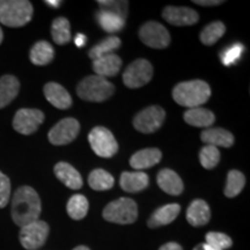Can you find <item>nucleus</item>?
Instances as JSON below:
<instances>
[{"label": "nucleus", "mask_w": 250, "mask_h": 250, "mask_svg": "<svg viewBox=\"0 0 250 250\" xmlns=\"http://www.w3.org/2000/svg\"><path fill=\"white\" fill-rule=\"evenodd\" d=\"M96 19H98L100 27L107 33H118L125 26V19L107 11L100 9V12L96 14Z\"/></svg>", "instance_id": "a878e982"}, {"label": "nucleus", "mask_w": 250, "mask_h": 250, "mask_svg": "<svg viewBox=\"0 0 250 250\" xmlns=\"http://www.w3.org/2000/svg\"><path fill=\"white\" fill-rule=\"evenodd\" d=\"M153 78V66L146 59H137L125 68L123 83L129 88H140Z\"/></svg>", "instance_id": "6e6552de"}, {"label": "nucleus", "mask_w": 250, "mask_h": 250, "mask_svg": "<svg viewBox=\"0 0 250 250\" xmlns=\"http://www.w3.org/2000/svg\"><path fill=\"white\" fill-rule=\"evenodd\" d=\"M162 158V153L158 148H145L131 156L130 166L133 169L143 170L158 165Z\"/></svg>", "instance_id": "aec40b11"}, {"label": "nucleus", "mask_w": 250, "mask_h": 250, "mask_svg": "<svg viewBox=\"0 0 250 250\" xmlns=\"http://www.w3.org/2000/svg\"><path fill=\"white\" fill-rule=\"evenodd\" d=\"M54 170L56 177L70 189L78 190L83 187V177L79 171L67 162H58Z\"/></svg>", "instance_id": "dca6fc26"}, {"label": "nucleus", "mask_w": 250, "mask_h": 250, "mask_svg": "<svg viewBox=\"0 0 250 250\" xmlns=\"http://www.w3.org/2000/svg\"><path fill=\"white\" fill-rule=\"evenodd\" d=\"M156 182L160 187L161 190H164L166 193L171 196H179L183 192V182L181 177L171 169H162L159 171Z\"/></svg>", "instance_id": "6ab92c4d"}, {"label": "nucleus", "mask_w": 250, "mask_h": 250, "mask_svg": "<svg viewBox=\"0 0 250 250\" xmlns=\"http://www.w3.org/2000/svg\"><path fill=\"white\" fill-rule=\"evenodd\" d=\"M166 112L159 105H151L144 109L134 117L133 125L137 131L142 133H153L158 131L164 124Z\"/></svg>", "instance_id": "9d476101"}, {"label": "nucleus", "mask_w": 250, "mask_h": 250, "mask_svg": "<svg viewBox=\"0 0 250 250\" xmlns=\"http://www.w3.org/2000/svg\"><path fill=\"white\" fill-rule=\"evenodd\" d=\"M246 186V177L241 171L230 170L227 176L226 188H225V196L228 198H234L242 191Z\"/></svg>", "instance_id": "7c9ffc66"}, {"label": "nucleus", "mask_w": 250, "mask_h": 250, "mask_svg": "<svg viewBox=\"0 0 250 250\" xmlns=\"http://www.w3.org/2000/svg\"><path fill=\"white\" fill-rule=\"evenodd\" d=\"M139 37L144 44L153 49H165L170 43L169 31L156 21L144 23L139 30Z\"/></svg>", "instance_id": "1a4fd4ad"}, {"label": "nucleus", "mask_w": 250, "mask_h": 250, "mask_svg": "<svg viewBox=\"0 0 250 250\" xmlns=\"http://www.w3.org/2000/svg\"><path fill=\"white\" fill-rule=\"evenodd\" d=\"M30 61L37 66H44L54 61L55 51L52 45L46 41H40L30 50Z\"/></svg>", "instance_id": "393cba45"}, {"label": "nucleus", "mask_w": 250, "mask_h": 250, "mask_svg": "<svg viewBox=\"0 0 250 250\" xmlns=\"http://www.w3.org/2000/svg\"><path fill=\"white\" fill-rule=\"evenodd\" d=\"M121 43L120 37L109 36L89 50V57L93 61H95V59L101 58L103 56L114 54L121 46Z\"/></svg>", "instance_id": "cd10ccee"}, {"label": "nucleus", "mask_w": 250, "mask_h": 250, "mask_svg": "<svg viewBox=\"0 0 250 250\" xmlns=\"http://www.w3.org/2000/svg\"><path fill=\"white\" fill-rule=\"evenodd\" d=\"M49 230V225L40 219L21 227L19 234L21 246L27 250H37L45 243Z\"/></svg>", "instance_id": "0eeeda50"}, {"label": "nucleus", "mask_w": 250, "mask_h": 250, "mask_svg": "<svg viewBox=\"0 0 250 250\" xmlns=\"http://www.w3.org/2000/svg\"><path fill=\"white\" fill-rule=\"evenodd\" d=\"M42 205L39 193L33 188L23 186L15 191L12 199V219L18 226L26 225L39 220Z\"/></svg>", "instance_id": "f257e3e1"}, {"label": "nucleus", "mask_w": 250, "mask_h": 250, "mask_svg": "<svg viewBox=\"0 0 250 250\" xmlns=\"http://www.w3.org/2000/svg\"><path fill=\"white\" fill-rule=\"evenodd\" d=\"M193 250H220L218 248H214V247H212L210 245H208V243H201V245H197Z\"/></svg>", "instance_id": "ea45409f"}, {"label": "nucleus", "mask_w": 250, "mask_h": 250, "mask_svg": "<svg viewBox=\"0 0 250 250\" xmlns=\"http://www.w3.org/2000/svg\"><path fill=\"white\" fill-rule=\"evenodd\" d=\"M86 36L85 35H83V34H78L77 35V37H76V44H77V46H83L85 45V43H86Z\"/></svg>", "instance_id": "a19ab883"}, {"label": "nucleus", "mask_w": 250, "mask_h": 250, "mask_svg": "<svg viewBox=\"0 0 250 250\" xmlns=\"http://www.w3.org/2000/svg\"><path fill=\"white\" fill-rule=\"evenodd\" d=\"M210 206L203 199H195L187 210V220L193 227L204 226L210 221Z\"/></svg>", "instance_id": "4468645a"}, {"label": "nucleus", "mask_w": 250, "mask_h": 250, "mask_svg": "<svg viewBox=\"0 0 250 250\" xmlns=\"http://www.w3.org/2000/svg\"><path fill=\"white\" fill-rule=\"evenodd\" d=\"M201 138L203 142L211 146H221V147H230L234 144V137L229 131L220 129V127H208L202 132Z\"/></svg>", "instance_id": "412c9836"}, {"label": "nucleus", "mask_w": 250, "mask_h": 250, "mask_svg": "<svg viewBox=\"0 0 250 250\" xmlns=\"http://www.w3.org/2000/svg\"><path fill=\"white\" fill-rule=\"evenodd\" d=\"M80 131V124L76 118H64L49 131L48 138L52 145H66L77 138Z\"/></svg>", "instance_id": "9b49d317"}, {"label": "nucleus", "mask_w": 250, "mask_h": 250, "mask_svg": "<svg viewBox=\"0 0 250 250\" xmlns=\"http://www.w3.org/2000/svg\"><path fill=\"white\" fill-rule=\"evenodd\" d=\"M43 121H44V114L39 109H20L14 116L13 127L19 133L29 136L36 132Z\"/></svg>", "instance_id": "f8f14e48"}, {"label": "nucleus", "mask_w": 250, "mask_h": 250, "mask_svg": "<svg viewBox=\"0 0 250 250\" xmlns=\"http://www.w3.org/2000/svg\"><path fill=\"white\" fill-rule=\"evenodd\" d=\"M2 39H4V34H2V30H1V28H0V43L2 42Z\"/></svg>", "instance_id": "c03bdc74"}, {"label": "nucleus", "mask_w": 250, "mask_h": 250, "mask_svg": "<svg viewBox=\"0 0 250 250\" xmlns=\"http://www.w3.org/2000/svg\"><path fill=\"white\" fill-rule=\"evenodd\" d=\"M205 239L208 245H210L212 247H214V248H218L220 250L229 249L233 245L232 239L224 233L210 232L206 234Z\"/></svg>", "instance_id": "f704fd0d"}, {"label": "nucleus", "mask_w": 250, "mask_h": 250, "mask_svg": "<svg viewBox=\"0 0 250 250\" xmlns=\"http://www.w3.org/2000/svg\"><path fill=\"white\" fill-rule=\"evenodd\" d=\"M199 160L203 167L206 169H212L220 161V152L215 146L205 145L199 153Z\"/></svg>", "instance_id": "473e14b6"}, {"label": "nucleus", "mask_w": 250, "mask_h": 250, "mask_svg": "<svg viewBox=\"0 0 250 250\" xmlns=\"http://www.w3.org/2000/svg\"><path fill=\"white\" fill-rule=\"evenodd\" d=\"M89 203L83 195H73L66 205L67 214L74 220H81L88 213Z\"/></svg>", "instance_id": "bb28decb"}, {"label": "nucleus", "mask_w": 250, "mask_h": 250, "mask_svg": "<svg viewBox=\"0 0 250 250\" xmlns=\"http://www.w3.org/2000/svg\"><path fill=\"white\" fill-rule=\"evenodd\" d=\"M115 180L111 174L103 169H95L89 174L88 184L93 190L96 191H104L114 187Z\"/></svg>", "instance_id": "c756f323"}, {"label": "nucleus", "mask_w": 250, "mask_h": 250, "mask_svg": "<svg viewBox=\"0 0 250 250\" xmlns=\"http://www.w3.org/2000/svg\"><path fill=\"white\" fill-rule=\"evenodd\" d=\"M20 90V83L14 76L0 78V109L5 108L17 98Z\"/></svg>", "instance_id": "b1692460"}, {"label": "nucleus", "mask_w": 250, "mask_h": 250, "mask_svg": "<svg viewBox=\"0 0 250 250\" xmlns=\"http://www.w3.org/2000/svg\"><path fill=\"white\" fill-rule=\"evenodd\" d=\"M51 36L54 42L59 45H64L71 40V26L66 18L55 19L51 26Z\"/></svg>", "instance_id": "c85d7f7f"}, {"label": "nucleus", "mask_w": 250, "mask_h": 250, "mask_svg": "<svg viewBox=\"0 0 250 250\" xmlns=\"http://www.w3.org/2000/svg\"><path fill=\"white\" fill-rule=\"evenodd\" d=\"M44 95L52 105L58 109H68L72 105V98L66 89L57 83H48L44 86Z\"/></svg>", "instance_id": "f3484780"}, {"label": "nucleus", "mask_w": 250, "mask_h": 250, "mask_svg": "<svg viewBox=\"0 0 250 250\" xmlns=\"http://www.w3.org/2000/svg\"><path fill=\"white\" fill-rule=\"evenodd\" d=\"M122 67V59L116 54L103 56L93 61V70L95 76L107 78L114 77L120 72Z\"/></svg>", "instance_id": "2eb2a0df"}, {"label": "nucleus", "mask_w": 250, "mask_h": 250, "mask_svg": "<svg viewBox=\"0 0 250 250\" xmlns=\"http://www.w3.org/2000/svg\"><path fill=\"white\" fill-rule=\"evenodd\" d=\"M148 175L144 171H124L121 175V188L126 192L134 193L142 191L148 187Z\"/></svg>", "instance_id": "a211bd4d"}, {"label": "nucleus", "mask_w": 250, "mask_h": 250, "mask_svg": "<svg viewBox=\"0 0 250 250\" xmlns=\"http://www.w3.org/2000/svg\"><path fill=\"white\" fill-rule=\"evenodd\" d=\"M162 17L167 22L179 27L192 26L199 20V15L195 9L176 6H167L162 12Z\"/></svg>", "instance_id": "ddd939ff"}, {"label": "nucleus", "mask_w": 250, "mask_h": 250, "mask_svg": "<svg viewBox=\"0 0 250 250\" xmlns=\"http://www.w3.org/2000/svg\"><path fill=\"white\" fill-rule=\"evenodd\" d=\"M34 8L27 0H0V22L7 27H23L33 19Z\"/></svg>", "instance_id": "7ed1b4c3"}, {"label": "nucleus", "mask_w": 250, "mask_h": 250, "mask_svg": "<svg viewBox=\"0 0 250 250\" xmlns=\"http://www.w3.org/2000/svg\"><path fill=\"white\" fill-rule=\"evenodd\" d=\"M88 140L94 153L101 158H111L118 151L116 139L107 127H94L88 134Z\"/></svg>", "instance_id": "423d86ee"}, {"label": "nucleus", "mask_w": 250, "mask_h": 250, "mask_svg": "<svg viewBox=\"0 0 250 250\" xmlns=\"http://www.w3.org/2000/svg\"><path fill=\"white\" fill-rule=\"evenodd\" d=\"M225 31H226L225 24L220 22V21H214V22L208 24L202 30L199 39H201L203 44L213 45L215 42H218L219 39L224 36Z\"/></svg>", "instance_id": "2f4dec72"}, {"label": "nucleus", "mask_w": 250, "mask_h": 250, "mask_svg": "<svg viewBox=\"0 0 250 250\" xmlns=\"http://www.w3.org/2000/svg\"><path fill=\"white\" fill-rule=\"evenodd\" d=\"M211 96V88L208 83L203 80L183 81L175 86L173 98L177 104L182 107L198 108L208 101Z\"/></svg>", "instance_id": "f03ea898"}, {"label": "nucleus", "mask_w": 250, "mask_h": 250, "mask_svg": "<svg viewBox=\"0 0 250 250\" xmlns=\"http://www.w3.org/2000/svg\"><path fill=\"white\" fill-rule=\"evenodd\" d=\"M11 197V181L4 173L0 171V208L8 204Z\"/></svg>", "instance_id": "e433bc0d"}, {"label": "nucleus", "mask_w": 250, "mask_h": 250, "mask_svg": "<svg viewBox=\"0 0 250 250\" xmlns=\"http://www.w3.org/2000/svg\"><path fill=\"white\" fill-rule=\"evenodd\" d=\"M159 250H183L179 243L176 242H168L161 247Z\"/></svg>", "instance_id": "58836bf2"}, {"label": "nucleus", "mask_w": 250, "mask_h": 250, "mask_svg": "<svg viewBox=\"0 0 250 250\" xmlns=\"http://www.w3.org/2000/svg\"><path fill=\"white\" fill-rule=\"evenodd\" d=\"M184 121L189 125L196 127H210L214 123V114L208 109L198 107L188 109L184 112Z\"/></svg>", "instance_id": "5701e85b"}, {"label": "nucleus", "mask_w": 250, "mask_h": 250, "mask_svg": "<svg viewBox=\"0 0 250 250\" xmlns=\"http://www.w3.org/2000/svg\"><path fill=\"white\" fill-rule=\"evenodd\" d=\"M98 4L101 7V11L110 12V13L117 14L123 19H126L127 5H129L127 1H111V0L102 1V0H100V1H98Z\"/></svg>", "instance_id": "c9c22d12"}, {"label": "nucleus", "mask_w": 250, "mask_h": 250, "mask_svg": "<svg viewBox=\"0 0 250 250\" xmlns=\"http://www.w3.org/2000/svg\"><path fill=\"white\" fill-rule=\"evenodd\" d=\"M245 51V46L240 43H234L230 46H228L227 49H225L220 55V59L223 62L224 65L226 66H230V65L235 64V62L241 58V56Z\"/></svg>", "instance_id": "72a5a7b5"}, {"label": "nucleus", "mask_w": 250, "mask_h": 250, "mask_svg": "<svg viewBox=\"0 0 250 250\" xmlns=\"http://www.w3.org/2000/svg\"><path fill=\"white\" fill-rule=\"evenodd\" d=\"M193 2L202 6H218L224 4V1H219V0H206V1H204V0H195Z\"/></svg>", "instance_id": "4c0bfd02"}, {"label": "nucleus", "mask_w": 250, "mask_h": 250, "mask_svg": "<svg viewBox=\"0 0 250 250\" xmlns=\"http://www.w3.org/2000/svg\"><path fill=\"white\" fill-rule=\"evenodd\" d=\"M73 250H90V249L88 248V247H85V246H78Z\"/></svg>", "instance_id": "37998d69"}, {"label": "nucleus", "mask_w": 250, "mask_h": 250, "mask_svg": "<svg viewBox=\"0 0 250 250\" xmlns=\"http://www.w3.org/2000/svg\"><path fill=\"white\" fill-rule=\"evenodd\" d=\"M44 2L48 6H50V7H55V8L59 7L62 4V1H59V0H46V1H44Z\"/></svg>", "instance_id": "79ce46f5"}, {"label": "nucleus", "mask_w": 250, "mask_h": 250, "mask_svg": "<svg viewBox=\"0 0 250 250\" xmlns=\"http://www.w3.org/2000/svg\"><path fill=\"white\" fill-rule=\"evenodd\" d=\"M181 211V206L179 204H167L162 208H158L154 213L148 219V227L156 228L165 225H169L177 218Z\"/></svg>", "instance_id": "4be33fe9"}, {"label": "nucleus", "mask_w": 250, "mask_h": 250, "mask_svg": "<svg viewBox=\"0 0 250 250\" xmlns=\"http://www.w3.org/2000/svg\"><path fill=\"white\" fill-rule=\"evenodd\" d=\"M103 218L109 223L129 225L138 218V208L131 198H120L109 203L103 210Z\"/></svg>", "instance_id": "39448f33"}, {"label": "nucleus", "mask_w": 250, "mask_h": 250, "mask_svg": "<svg viewBox=\"0 0 250 250\" xmlns=\"http://www.w3.org/2000/svg\"><path fill=\"white\" fill-rule=\"evenodd\" d=\"M114 93L115 86L99 76L86 77L77 87L78 96L88 102H103L111 98Z\"/></svg>", "instance_id": "20e7f679"}]
</instances>
